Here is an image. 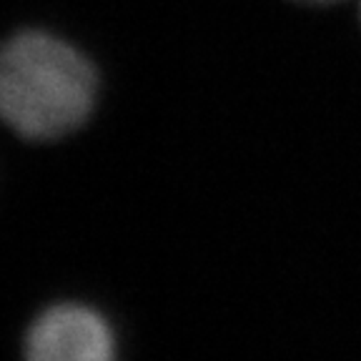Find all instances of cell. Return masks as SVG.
Instances as JSON below:
<instances>
[{
  "mask_svg": "<svg viewBox=\"0 0 361 361\" xmlns=\"http://www.w3.org/2000/svg\"><path fill=\"white\" fill-rule=\"evenodd\" d=\"M98 101V71L80 48L48 30L0 45V121L28 141L78 130Z\"/></svg>",
  "mask_w": 361,
  "mask_h": 361,
  "instance_id": "cell-1",
  "label": "cell"
},
{
  "mask_svg": "<svg viewBox=\"0 0 361 361\" xmlns=\"http://www.w3.org/2000/svg\"><path fill=\"white\" fill-rule=\"evenodd\" d=\"M296 3H309V6H334L338 0H296Z\"/></svg>",
  "mask_w": 361,
  "mask_h": 361,
  "instance_id": "cell-3",
  "label": "cell"
},
{
  "mask_svg": "<svg viewBox=\"0 0 361 361\" xmlns=\"http://www.w3.org/2000/svg\"><path fill=\"white\" fill-rule=\"evenodd\" d=\"M25 361H118L111 324L83 304H58L25 336Z\"/></svg>",
  "mask_w": 361,
  "mask_h": 361,
  "instance_id": "cell-2",
  "label": "cell"
}]
</instances>
